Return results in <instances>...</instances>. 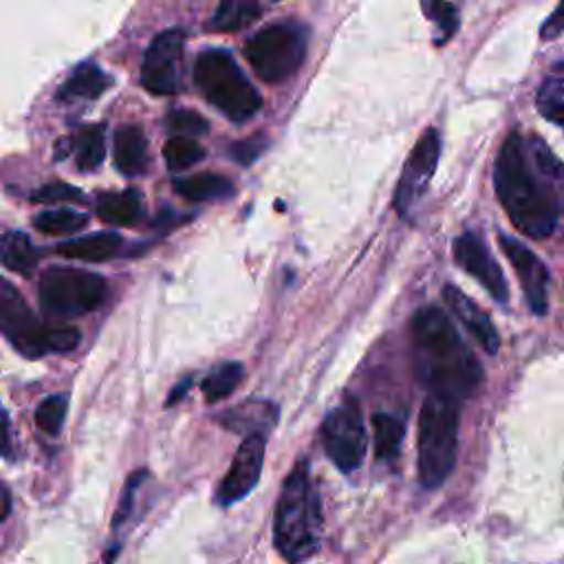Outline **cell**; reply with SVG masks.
I'll list each match as a JSON object with an SVG mask.
<instances>
[{"mask_svg": "<svg viewBox=\"0 0 564 564\" xmlns=\"http://www.w3.org/2000/svg\"><path fill=\"white\" fill-rule=\"evenodd\" d=\"M494 187L516 229L535 240L553 234L564 209V165L538 134L511 132L505 139Z\"/></svg>", "mask_w": 564, "mask_h": 564, "instance_id": "1", "label": "cell"}, {"mask_svg": "<svg viewBox=\"0 0 564 564\" xmlns=\"http://www.w3.org/2000/svg\"><path fill=\"white\" fill-rule=\"evenodd\" d=\"M414 370L430 397L460 405L482 383V368L463 341L452 319L436 306H425L412 317Z\"/></svg>", "mask_w": 564, "mask_h": 564, "instance_id": "2", "label": "cell"}, {"mask_svg": "<svg viewBox=\"0 0 564 564\" xmlns=\"http://www.w3.org/2000/svg\"><path fill=\"white\" fill-rule=\"evenodd\" d=\"M319 535H322L319 494L311 480L308 463L300 460L289 471L275 505L273 544L286 562L302 564L319 549Z\"/></svg>", "mask_w": 564, "mask_h": 564, "instance_id": "3", "label": "cell"}, {"mask_svg": "<svg viewBox=\"0 0 564 564\" xmlns=\"http://www.w3.org/2000/svg\"><path fill=\"white\" fill-rule=\"evenodd\" d=\"M458 447V403L430 397L419 416V480L423 487H441L454 469Z\"/></svg>", "mask_w": 564, "mask_h": 564, "instance_id": "4", "label": "cell"}, {"mask_svg": "<svg viewBox=\"0 0 564 564\" xmlns=\"http://www.w3.org/2000/svg\"><path fill=\"white\" fill-rule=\"evenodd\" d=\"M194 82L205 99L231 121H245L260 110V93L223 48H209L198 55Z\"/></svg>", "mask_w": 564, "mask_h": 564, "instance_id": "5", "label": "cell"}, {"mask_svg": "<svg viewBox=\"0 0 564 564\" xmlns=\"http://www.w3.org/2000/svg\"><path fill=\"white\" fill-rule=\"evenodd\" d=\"M306 51V33L293 22H280L264 26L245 44V57L256 75L269 84L291 77Z\"/></svg>", "mask_w": 564, "mask_h": 564, "instance_id": "6", "label": "cell"}, {"mask_svg": "<svg viewBox=\"0 0 564 564\" xmlns=\"http://www.w3.org/2000/svg\"><path fill=\"white\" fill-rule=\"evenodd\" d=\"M106 282L101 275L70 269L51 267L44 271L40 282V300L48 315L53 317H77L104 302Z\"/></svg>", "mask_w": 564, "mask_h": 564, "instance_id": "7", "label": "cell"}, {"mask_svg": "<svg viewBox=\"0 0 564 564\" xmlns=\"http://www.w3.org/2000/svg\"><path fill=\"white\" fill-rule=\"evenodd\" d=\"M322 443L337 469L348 474L361 465L368 438L361 410L355 401H346L326 414L322 423Z\"/></svg>", "mask_w": 564, "mask_h": 564, "instance_id": "8", "label": "cell"}, {"mask_svg": "<svg viewBox=\"0 0 564 564\" xmlns=\"http://www.w3.org/2000/svg\"><path fill=\"white\" fill-rule=\"evenodd\" d=\"M438 154H441V137L436 132V128H427L416 145L412 148L399 185L394 189V209L399 212L401 218H408L414 209V205L421 200L423 192L427 189L434 172H436V163H438Z\"/></svg>", "mask_w": 564, "mask_h": 564, "instance_id": "9", "label": "cell"}, {"mask_svg": "<svg viewBox=\"0 0 564 564\" xmlns=\"http://www.w3.org/2000/svg\"><path fill=\"white\" fill-rule=\"evenodd\" d=\"M183 42L181 29L161 31L148 46L141 64V84L154 95H174L181 86L183 70Z\"/></svg>", "mask_w": 564, "mask_h": 564, "instance_id": "10", "label": "cell"}, {"mask_svg": "<svg viewBox=\"0 0 564 564\" xmlns=\"http://www.w3.org/2000/svg\"><path fill=\"white\" fill-rule=\"evenodd\" d=\"M264 445H267V436L262 434L245 436V441L240 443V447L231 458V465L225 478L218 485V494H216L218 505L229 507L251 494V489L258 485L262 474Z\"/></svg>", "mask_w": 564, "mask_h": 564, "instance_id": "11", "label": "cell"}, {"mask_svg": "<svg viewBox=\"0 0 564 564\" xmlns=\"http://www.w3.org/2000/svg\"><path fill=\"white\" fill-rule=\"evenodd\" d=\"M454 260L463 271L474 275L494 300L507 302L509 289H507L505 273L498 267V262L491 258L487 245L478 234L467 231L454 240Z\"/></svg>", "mask_w": 564, "mask_h": 564, "instance_id": "12", "label": "cell"}, {"mask_svg": "<svg viewBox=\"0 0 564 564\" xmlns=\"http://www.w3.org/2000/svg\"><path fill=\"white\" fill-rule=\"evenodd\" d=\"M498 242H500L505 256L513 264V271L520 280V286H522L529 308L535 315H544L549 308V302H546L549 271H546L544 262L529 247H524L522 242H518L509 236H498Z\"/></svg>", "mask_w": 564, "mask_h": 564, "instance_id": "13", "label": "cell"}, {"mask_svg": "<svg viewBox=\"0 0 564 564\" xmlns=\"http://www.w3.org/2000/svg\"><path fill=\"white\" fill-rule=\"evenodd\" d=\"M443 300L452 308V313L460 319V324L469 330V335L480 344V348L489 355H496L500 348V337L489 315L474 300H469L460 289L452 284L443 286Z\"/></svg>", "mask_w": 564, "mask_h": 564, "instance_id": "14", "label": "cell"}, {"mask_svg": "<svg viewBox=\"0 0 564 564\" xmlns=\"http://www.w3.org/2000/svg\"><path fill=\"white\" fill-rule=\"evenodd\" d=\"M40 324L31 315L20 291L0 278V333H4L18 348Z\"/></svg>", "mask_w": 564, "mask_h": 564, "instance_id": "15", "label": "cell"}, {"mask_svg": "<svg viewBox=\"0 0 564 564\" xmlns=\"http://www.w3.org/2000/svg\"><path fill=\"white\" fill-rule=\"evenodd\" d=\"M115 165L128 176H139L148 167V141L139 126L126 123L115 132Z\"/></svg>", "mask_w": 564, "mask_h": 564, "instance_id": "16", "label": "cell"}, {"mask_svg": "<svg viewBox=\"0 0 564 564\" xmlns=\"http://www.w3.org/2000/svg\"><path fill=\"white\" fill-rule=\"evenodd\" d=\"M121 249V236L115 231H99V234H86L79 238H70L57 247V253L73 258V260H86V262H104L112 256H117Z\"/></svg>", "mask_w": 564, "mask_h": 564, "instance_id": "17", "label": "cell"}, {"mask_svg": "<svg viewBox=\"0 0 564 564\" xmlns=\"http://www.w3.org/2000/svg\"><path fill=\"white\" fill-rule=\"evenodd\" d=\"M220 423L234 432H245L249 434H262L273 427L275 423V408L269 401H247L220 416Z\"/></svg>", "mask_w": 564, "mask_h": 564, "instance_id": "18", "label": "cell"}, {"mask_svg": "<svg viewBox=\"0 0 564 564\" xmlns=\"http://www.w3.org/2000/svg\"><path fill=\"white\" fill-rule=\"evenodd\" d=\"M112 84L110 75H106L97 64H79L68 79L59 86V99L64 101H88L97 99Z\"/></svg>", "mask_w": 564, "mask_h": 564, "instance_id": "19", "label": "cell"}, {"mask_svg": "<svg viewBox=\"0 0 564 564\" xmlns=\"http://www.w3.org/2000/svg\"><path fill=\"white\" fill-rule=\"evenodd\" d=\"M79 330L75 326H37L20 346L18 350L26 357H40L46 352H66L77 346Z\"/></svg>", "mask_w": 564, "mask_h": 564, "instance_id": "20", "label": "cell"}, {"mask_svg": "<svg viewBox=\"0 0 564 564\" xmlns=\"http://www.w3.org/2000/svg\"><path fill=\"white\" fill-rule=\"evenodd\" d=\"M97 214L104 223L128 227L141 218V196L137 189L108 192L97 198Z\"/></svg>", "mask_w": 564, "mask_h": 564, "instance_id": "21", "label": "cell"}, {"mask_svg": "<svg viewBox=\"0 0 564 564\" xmlns=\"http://www.w3.org/2000/svg\"><path fill=\"white\" fill-rule=\"evenodd\" d=\"M174 192L181 194L183 198L192 203H203V200H214V198H227L234 192V183L214 172L205 174H194V176H181L174 181Z\"/></svg>", "mask_w": 564, "mask_h": 564, "instance_id": "22", "label": "cell"}, {"mask_svg": "<svg viewBox=\"0 0 564 564\" xmlns=\"http://www.w3.org/2000/svg\"><path fill=\"white\" fill-rule=\"evenodd\" d=\"M37 262V251L31 238L22 231H7L0 238V264L13 273L26 275Z\"/></svg>", "mask_w": 564, "mask_h": 564, "instance_id": "23", "label": "cell"}, {"mask_svg": "<svg viewBox=\"0 0 564 564\" xmlns=\"http://www.w3.org/2000/svg\"><path fill=\"white\" fill-rule=\"evenodd\" d=\"M372 432H375V456L381 463H390L397 458L401 449V441L405 434V425L401 419L392 414H375L372 416Z\"/></svg>", "mask_w": 564, "mask_h": 564, "instance_id": "24", "label": "cell"}, {"mask_svg": "<svg viewBox=\"0 0 564 564\" xmlns=\"http://www.w3.org/2000/svg\"><path fill=\"white\" fill-rule=\"evenodd\" d=\"M260 4L249 0H229L218 4L209 26L216 31H240L260 15Z\"/></svg>", "mask_w": 564, "mask_h": 564, "instance_id": "25", "label": "cell"}, {"mask_svg": "<svg viewBox=\"0 0 564 564\" xmlns=\"http://www.w3.org/2000/svg\"><path fill=\"white\" fill-rule=\"evenodd\" d=\"M242 364L238 361H227L216 366L205 379H203V394L209 403L220 401L225 397H229L238 383L242 381Z\"/></svg>", "mask_w": 564, "mask_h": 564, "instance_id": "26", "label": "cell"}, {"mask_svg": "<svg viewBox=\"0 0 564 564\" xmlns=\"http://www.w3.org/2000/svg\"><path fill=\"white\" fill-rule=\"evenodd\" d=\"M86 223H88V216H86V214L75 212V209H68V207L51 209V212H40V214L33 218L35 229H40V231H44V234H51V236L79 231V229L86 227Z\"/></svg>", "mask_w": 564, "mask_h": 564, "instance_id": "27", "label": "cell"}, {"mask_svg": "<svg viewBox=\"0 0 564 564\" xmlns=\"http://www.w3.org/2000/svg\"><path fill=\"white\" fill-rule=\"evenodd\" d=\"M106 154V143H104V128L101 126H88L82 130L75 148L77 156V167L82 172H93L101 165Z\"/></svg>", "mask_w": 564, "mask_h": 564, "instance_id": "28", "label": "cell"}, {"mask_svg": "<svg viewBox=\"0 0 564 564\" xmlns=\"http://www.w3.org/2000/svg\"><path fill=\"white\" fill-rule=\"evenodd\" d=\"M163 156H165V165L172 172H183L189 165L198 163L205 156V150L198 145V141L187 139V137H172L165 145H163Z\"/></svg>", "mask_w": 564, "mask_h": 564, "instance_id": "29", "label": "cell"}, {"mask_svg": "<svg viewBox=\"0 0 564 564\" xmlns=\"http://www.w3.org/2000/svg\"><path fill=\"white\" fill-rule=\"evenodd\" d=\"M535 104L542 117L564 128V82L546 79L538 90Z\"/></svg>", "mask_w": 564, "mask_h": 564, "instance_id": "30", "label": "cell"}, {"mask_svg": "<svg viewBox=\"0 0 564 564\" xmlns=\"http://www.w3.org/2000/svg\"><path fill=\"white\" fill-rule=\"evenodd\" d=\"M66 416V399L59 394L46 397L40 401V405L35 408V423L42 432L46 434H59L62 423Z\"/></svg>", "mask_w": 564, "mask_h": 564, "instance_id": "31", "label": "cell"}, {"mask_svg": "<svg viewBox=\"0 0 564 564\" xmlns=\"http://www.w3.org/2000/svg\"><path fill=\"white\" fill-rule=\"evenodd\" d=\"M421 9L436 24V44H443L445 40H449L452 33L458 29V15H456L454 4H449V2H423Z\"/></svg>", "mask_w": 564, "mask_h": 564, "instance_id": "32", "label": "cell"}, {"mask_svg": "<svg viewBox=\"0 0 564 564\" xmlns=\"http://www.w3.org/2000/svg\"><path fill=\"white\" fill-rule=\"evenodd\" d=\"M167 126L174 132H178V137H187V139L205 134L209 130L207 121L198 112H194V110H174V112H170Z\"/></svg>", "mask_w": 564, "mask_h": 564, "instance_id": "33", "label": "cell"}, {"mask_svg": "<svg viewBox=\"0 0 564 564\" xmlns=\"http://www.w3.org/2000/svg\"><path fill=\"white\" fill-rule=\"evenodd\" d=\"M145 478H148V471H145V469H139V471L130 474V478H128V482H126V487H123V494H121V498H119L117 511H115V516H112V531H119L121 524L130 518L132 505H134V494H137L139 485H141Z\"/></svg>", "mask_w": 564, "mask_h": 564, "instance_id": "34", "label": "cell"}, {"mask_svg": "<svg viewBox=\"0 0 564 564\" xmlns=\"http://www.w3.org/2000/svg\"><path fill=\"white\" fill-rule=\"evenodd\" d=\"M35 203H82L84 194L82 189L68 185V183H48L33 192L31 196Z\"/></svg>", "mask_w": 564, "mask_h": 564, "instance_id": "35", "label": "cell"}, {"mask_svg": "<svg viewBox=\"0 0 564 564\" xmlns=\"http://www.w3.org/2000/svg\"><path fill=\"white\" fill-rule=\"evenodd\" d=\"M267 148V137L264 134H258V137H249L245 141H236L229 152L231 156L242 163V165H249L253 159L260 156V152Z\"/></svg>", "mask_w": 564, "mask_h": 564, "instance_id": "36", "label": "cell"}, {"mask_svg": "<svg viewBox=\"0 0 564 564\" xmlns=\"http://www.w3.org/2000/svg\"><path fill=\"white\" fill-rule=\"evenodd\" d=\"M564 31V2L555 7V11L546 18V22L540 29L542 40H553Z\"/></svg>", "mask_w": 564, "mask_h": 564, "instance_id": "37", "label": "cell"}, {"mask_svg": "<svg viewBox=\"0 0 564 564\" xmlns=\"http://www.w3.org/2000/svg\"><path fill=\"white\" fill-rule=\"evenodd\" d=\"M13 456V445H11V434H9V421L0 412V458H11Z\"/></svg>", "mask_w": 564, "mask_h": 564, "instance_id": "38", "label": "cell"}, {"mask_svg": "<svg viewBox=\"0 0 564 564\" xmlns=\"http://www.w3.org/2000/svg\"><path fill=\"white\" fill-rule=\"evenodd\" d=\"M9 513H11V494H9V489L0 482V524L9 518Z\"/></svg>", "mask_w": 564, "mask_h": 564, "instance_id": "39", "label": "cell"}, {"mask_svg": "<svg viewBox=\"0 0 564 564\" xmlns=\"http://www.w3.org/2000/svg\"><path fill=\"white\" fill-rule=\"evenodd\" d=\"M189 383H192V379L187 377V379H183L174 390H172V394L167 397V401H165V405L170 408V405H174L183 394H187V390H189Z\"/></svg>", "mask_w": 564, "mask_h": 564, "instance_id": "40", "label": "cell"}, {"mask_svg": "<svg viewBox=\"0 0 564 564\" xmlns=\"http://www.w3.org/2000/svg\"><path fill=\"white\" fill-rule=\"evenodd\" d=\"M562 130H564V128H562Z\"/></svg>", "mask_w": 564, "mask_h": 564, "instance_id": "41", "label": "cell"}]
</instances>
